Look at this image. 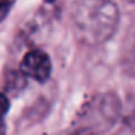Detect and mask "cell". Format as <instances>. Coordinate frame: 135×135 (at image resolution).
Returning a JSON list of instances; mask_svg holds the SVG:
<instances>
[{
    "label": "cell",
    "instance_id": "obj_1",
    "mask_svg": "<svg viewBox=\"0 0 135 135\" xmlns=\"http://www.w3.org/2000/svg\"><path fill=\"white\" fill-rule=\"evenodd\" d=\"M73 18L83 38L94 44L110 38L119 13L112 0H77Z\"/></svg>",
    "mask_w": 135,
    "mask_h": 135
},
{
    "label": "cell",
    "instance_id": "obj_2",
    "mask_svg": "<svg viewBox=\"0 0 135 135\" xmlns=\"http://www.w3.org/2000/svg\"><path fill=\"white\" fill-rule=\"evenodd\" d=\"M51 60L47 52L41 50H31L23 55L21 61V71L25 77L33 79L39 83H44L51 76Z\"/></svg>",
    "mask_w": 135,
    "mask_h": 135
},
{
    "label": "cell",
    "instance_id": "obj_3",
    "mask_svg": "<svg viewBox=\"0 0 135 135\" xmlns=\"http://www.w3.org/2000/svg\"><path fill=\"white\" fill-rule=\"evenodd\" d=\"M10 102L4 93H0V135L6 134V125H4V116L9 112Z\"/></svg>",
    "mask_w": 135,
    "mask_h": 135
},
{
    "label": "cell",
    "instance_id": "obj_4",
    "mask_svg": "<svg viewBox=\"0 0 135 135\" xmlns=\"http://www.w3.org/2000/svg\"><path fill=\"white\" fill-rule=\"evenodd\" d=\"M13 3H15V0H0V22L9 15Z\"/></svg>",
    "mask_w": 135,
    "mask_h": 135
},
{
    "label": "cell",
    "instance_id": "obj_5",
    "mask_svg": "<svg viewBox=\"0 0 135 135\" xmlns=\"http://www.w3.org/2000/svg\"><path fill=\"white\" fill-rule=\"evenodd\" d=\"M47 3H52V2H55V0H45Z\"/></svg>",
    "mask_w": 135,
    "mask_h": 135
},
{
    "label": "cell",
    "instance_id": "obj_6",
    "mask_svg": "<svg viewBox=\"0 0 135 135\" xmlns=\"http://www.w3.org/2000/svg\"><path fill=\"white\" fill-rule=\"evenodd\" d=\"M76 135H86V134H76Z\"/></svg>",
    "mask_w": 135,
    "mask_h": 135
}]
</instances>
